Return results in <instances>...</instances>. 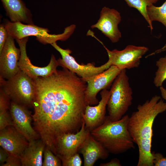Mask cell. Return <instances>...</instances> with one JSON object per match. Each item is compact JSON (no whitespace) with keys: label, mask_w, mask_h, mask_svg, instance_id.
<instances>
[{"label":"cell","mask_w":166,"mask_h":166,"mask_svg":"<svg viewBox=\"0 0 166 166\" xmlns=\"http://www.w3.org/2000/svg\"><path fill=\"white\" fill-rule=\"evenodd\" d=\"M33 80L34 128L45 145L53 148L62 135L80 130L87 105V83L63 68L49 76Z\"/></svg>","instance_id":"obj_1"},{"label":"cell","mask_w":166,"mask_h":166,"mask_svg":"<svg viewBox=\"0 0 166 166\" xmlns=\"http://www.w3.org/2000/svg\"><path fill=\"white\" fill-rule=\"evenodd\" d=\"M161 98L155 95L138 105L137 110L129 117L128 129L139 149L137 166H154V156L151 150L153 125L158 115L166 110V102Z\"/></svg>","instance_id":"obj_2"},{"label":"cell","mask_w":166,"mask_h":166,"mask_svg":"<svg viewBox=\"0 0 166 166\" xmlns=\"http://www.w3.org/2000/svg\"><path fill=\"white\" fill-rule=\"evenodd\" d=\"M129 116L124 115L113 121L106 116L104 122L90 132L109 153L118 154L134 148V142L128 129Z\"/></svg>","instance_id":"obj_3"},{"label":"cell","mask_w":166,"mask_h":166,"mask_svg":"<svg viewBox=\"0 0 166 166\" xmlns=\"http://www.w3.org/2000/svg\"><path fill=\"white\" fill-rule=\"evenodd\" d=\"M107 104L109 116L113 121L121 119L132 104V91L126 69L122 70L113 82Z\"/></svg>","instance_id":"obj_4"},{"label":"cell","mask_w":166,"mask_h":166,"mask_svg":"<svg viewBox=\"0 0 166 166\" xmlns=\"http://www.w3.org/2000/svg\"><path fill=\"white\" fill-rule=\"evenodd\" d=\"M4 24L8 34L14 39H21L34 36L36 37L37 41L44 45L51 44L59 40H66L73 34L76 27L75 25L72 24L65 28L63 33L56 34H50L48 29L40 27L34 24H25L9 21Z\"/></svg>","instance_id":"obj_5"},{"label":"cell","mask_w":166,"mask_h":166,"mask_svg":"<svg viewBox=\"0 0 166 166\" xmlns=\"http://www.w3.org/2000/svg\"><path fill=\"white\" fill-rule=\"evenodd\" d=\"M0 87L11 101L27 108L33 107L35 96L33 79L20 70L11 78L6 80L0 78Z\"/></svg>","instance_id":"obj_6"},{"label":"cell","mask_w":166,"mask_h":166,"mask_svg":"<svg viewBox=\"0 0 166 166\" xmlns=\"http://www.w3.org/2000/svg\"><path fill=\"white\" fill-rule=\"evenodd\" d=\"M51 45L61 56V58L57 60L59 66L76 73L85 81L91 77L104 71L110 66L107 62L98 67L96 66L94 63L81 65L70 55L72 53L71 50L69 49H64L61 48L56 42Z\"/></svg>","instance_id":"obj_7"},{"label":"cell","mask_w":166,"mask_h":166,"mask_svg":"<svg viewBox=\"0 0 166 166\" xmlns=\"http://www.w3.org/2000/svg\"><path fill=\"white\" fill-rule=\"evenodd\" d=\"M103 46L109 57L107 62L110 66H116L121 70L138 67L140 59L148 50L145 46L129 45L121 50L116 49L110 50Z\"/></svg>","instance_id":"obj_8"},{"label":"cell","mask_w":166,"mask_h":166,"mask_svg":"<svg viewBox=\"0 0 166 166\" xmlns=\"http://www.w3.org/2000/svg\"><path fill=\"white\" fill-rule=\"evenodd\" d=\"M121 70L116 66H111L102 72L86 81L87 87L85 93L86 105H96L99 103L97 96L101 90L108 89Z\"/></svg>","instance_id":"obj_9"},{"label":"cell","mask_w":166,"mask_h":166,"mask_svg":"<svg viewBox=\"0 0 166 166\" xmlns=\"http://www.w3.org/2000/svg\"><path fill=\"white\" fill-rule=\"evenodd\" d=\"M28 37L21 39H16L20 49L21 54L19 61L20 70L24 72L32 79L39 77L49 76L57 71V67L59 64L54 55L52 54L50 61L47 65L44 67H39L34 65L28 57L26 51V45Z\"/></svg>","instance_id":"obj_10"},{"label":"cell","mask_w":166,"mask_h":166,"mask_svg":"<svg viewBox=\"0 0 166 166\" xmlns=\"http://www.w3.org/2000/svg\"><path fill=\"white\" fill-rule=\"evenodd\" d=\"M14 39L9 34L0 52V78L5 80L11 78L20 70L19 66L20 49L16 47Z\"/></svg>","instance_id":"obj_11"},{"label":"cell","mask_w":166,"mask_h":166,"mask_svg":"<svg viewBox=\"0 0 166 166\" xmlns=\"http://www.w3.org/2000/svg\"><path fill=\"white\" fill-rule=\"evenodd\" d=\"M120 13L113 9L104 7L100 12L97 22L91 26L101 31L106 37L115 43L121 38V33L118 28V25L121 21Z\"/></svg>","instance_id":"obj_12"},{"label":"cell","mask_w":166,"mask_h":166,"mask_svg":"<svg viewBox=\"0 0 166 166\" xmlns=\"http://www.w3.org/2000/svg\"><path fill=\"white\" fill-rule=\"evenodd\" d=\"M9 110L14 128L28 141L38 139L39 135L32 126V116L27 108L11 101Z\"/></svg>","instance_id":"obj_13"},{"label":"cell","mask_w":166,"mask_h":166,"mask_svg":"<svg viewBox=\"0 0 166 166\" xmlns=\"http://www.w3.org/2000/svg\"><path fill=\"white\" fill-rule=\"evenodd\" d=\"M89 132L83 120L81 127L77 132L65 133L58 138L55 144L56 155L68 157L78 153Z\"/></svg>","instance_id":"obj_14"},{"label":"cell","mask_w":166,"mask_h":166,"mask_svg":"<svg viewBox=\"0 0 166 166\" xmlns=\"http://www.w3.org/2000/svg\"><path fill=\"white\" fill-rule=\"evenodd\" d=\"M28 144L26 137L13 126L0 130V146L10 155L20 158Z\"/></svg>","instance_id":"obj_15"},{"label":"cell","mask_w":166,"mask_h":166,"mask_svg":"<svg viewBox=\"0 0 166 166\" xmlns=\"http://www.w3.org/2000/svg\"><path fill=\"white\" fill-rule=\"evenodd\" d=\"M100 95L101 99L98 103L95 106L86 105L83 115L85 126L90 132L101 125L106 117V107L110 92L104 89L101 91Z\"/></svg>","instance_id":"obj_16"},{"label":"cell","mask_w":166,"mask_h":166,"mask_svg":"<svg viewBox=\"0 0 166 166\" xmlns=\"http://www.w3.org/2000/svg\"><path fill=\"white\" fill-rule=\"evenodd\" d=\"M84 158V166H93L100 159L108 158L109 152L102 144L89 133L79 151Z\"/></svg>","instance_id":"obj_17"},{"label":"cell","mask_w":166,"mask_h":166,"mask_svg":"<svg viewBox=\"0 0 166 166\" xmlns=\"http://www.w3.org/2000/svg\"><path fill=\"white\" fill-rule=\"evenodd\" d=\"M1 1L11 22L34 24L31 12L22 0Z\"/></svg>","instance_id":"obj_18"},{"label":"cell","mask_w":166,"mask_h":166,"mask_svg":"<svg viewBox=\"0 0 166 166\" xmlns=\"http://www.w3.org/2000/svg\"><path fill=\"white\" fill-rule=\"evenodd\" d=\"M45 145L40 140L29 141L27 146L20 157L22 166H42Z\"/></svg>","instance_id":"obj_19"},{"label":"cell","mask_w":166,"mask_h":166,"mask_svg":"<svg viewBox=\"0 0 166 166\" xmlns=\"http://www.w3.org/2000/svg\"><path fill=\"white\" fill-rule=\"evenodd\" d=\"M129 6L136 9L143 16L149 25L151 31L153 27L147 12L148 6L156 3L159 0H124Z\"/></svg>","instance_id":"obj_20"},{"label":"cell","mask_w":166,"mask_h":166,"mask_svg":"<svg viewBox=\"0 0 166 166\" xmlns=\"http://www.w3.org/2000/svg\"><path fill=\"white\" fill-rule=\"evenodd\" d=\"M148 14L150 20L160 22L166 29V0L162 6L159 7L152 4L147 7Z\"/></svg>","instance_id":"obj_21"},{"label":"cell","mask_w":166,"mask_h":166,"mask_svg":"<svg viewBox=\"0 0 166 166\" xmlns=\"http://www.w3.org/2000/svg\"><path fill=\"white\" fill-rule=\"evenodd\" d=\"M156 65L158 69L155 74L153 83L157 87L162 86L166 80V56L159 58L156 61Z\"/></svg>","instance_id":"obj_22"},{"label":"cell","mask_w":166,"mask_h":166,"mask_svg":"<svg viewBox=\"0 0 166 166\" xmlns=\"http://www.w3.org/2000/svg\"><path fill=\"white\" fill-rule=\"evenodd\" d=\"M44 160L43 166H61V159L55 155L49 148L45 146L43 152Z\"/></svg>","instance_id":"obj_23"},{"label":"cell","mask_w":166,"mask_h":166,"mask_svg":"<svg viewBox=\"0 0 166 166\" xmlns=\"http://www.w3.org/2000/svg\"><path fill=\"white\" fill-rule=\"evenodd\" d=\"M58 156L61 161L62 166H81L82 165L81 159L78 153L68 157Z\"/></svg>","instance_id":"obj_24"},{"label":"cell","mask_w":166,"mask_h":166,"mask_svg":"<svg viewBox=\"0 0 166 166\" xmlns=\"http://www.w3.org/2000/svg\"><path fill=\"white\" fill-rule=\"evenodd\" d=\"M10 126H13L10 113L8 111L0 113V130Z\"/></svg>","instance_id":"obj_25"},{"label":"cell","mask_w":166,"mask_h":166,"mask_svg":"<svg viewBox=\"0 0 166 166\" xmlns=\"http://www.w3.org/2000/svg\"><path fill=\"white\" fill-rule=\"evenodd\" d=\"M9 34L4 23L0 25V52L2 50L6 41Z\"/></svg>","instance_id":"obj_26"},{"label":"cell","mask_w":166,"mask_h":166,"mask_svg":"<svg viewBox=\"0 0 166 166\" xmlns=\"http://www.w3.org/2000/svg\"><path fill=\"white\" fill-rule=\"evenodd\" d=\"M22 166L20 158L11 155H9L6 162L1 165V166Z\"/></svg>","instance_id":"obj_27"},{"label":"cell","mask_w":166,"mask_h":166,"mask_svg":"<svg viewBox=\"0 0 166 166\" xmlns=\"http://www.w3.org/2000/svg\"><path fill=\"white\" fill-rule=\"evenodd\" d=\"M154 156V166H166V157L160 153L152 152Z\"/></svg>","instance_id":"obj_28"},{"label":"cell","mask_w":166,"mask_h":166,"mask_svg":"<svg viewBox=\"0 0 166 166\" xmlns=\"http://www.w3.org/2000/svg\"><path fill=\"white\" fill-rule=\"evenodd\" d=\"M100 166H121L120 160L117 158L112 159L109 162L104 163H101Z\"/></svg>","instance_id":"obj_29"},{"label":"cell","mask_w":166,"mask_h":166,"mask_svg":"<svg viewBox=\"0 0 166 166\" xmlns=\"http://www.w3.org/2000/svg\"><path fill=\"white\" fill-rule=\"evenodd\" d=\"M9 153L3 148L0 149V166L4 164L6 161L9 155Z\"/></svg>","instance_id":"obj_30"},{"label":"cell","mask_w":166,"mask_h":166,"mask_svg":"<svg viewBox=\"0 0 166 166\" xmlns=\"http://www.w3.org/2000/svg\"><path fill=\"white\" fill-rule=\"evenodd\" d=\"M159 88L162 97L166 101V89L163 86L160 87Z\"/></svg>","instance_id":"obj_31"},{"label":"cell","mask_w":166,"mask_h":166,"mask_svg":"<svg viewBox=\"0 0 166 166\" xmlns=\"http://www.w3.org/2000/svg\"><path fill=\"white\" fill-rule=\"evenodd\" d=\"M166 50V43L161 48L159 49V52L161 53Z\"/></svg>","instance_id":"obj_32"}]
</instances>
